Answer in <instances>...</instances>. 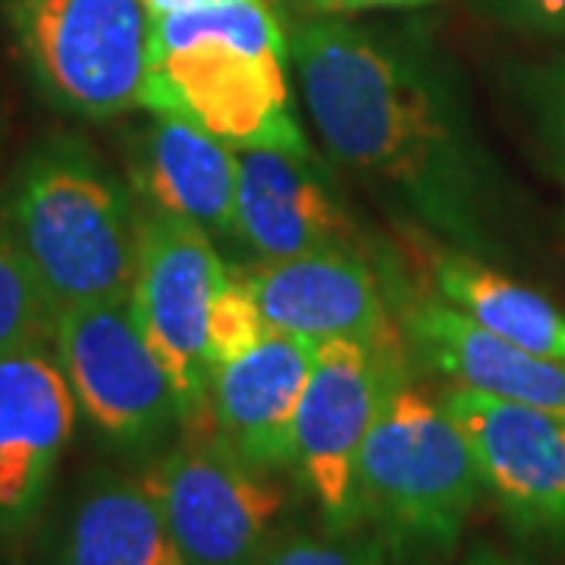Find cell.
<instances>
[{
  "label": "cell",
  "mask_w": 565,
  "mask_h": 565,
  "mask_svg": "<svg viewBox=\"0 0 565 565\" xmlns=\"http://www.w3.org/2000/svg\"><path fill=\"white\" fill-rule=\"evenodd\" d=\"M148 13V20H163V17H177V13H185V10H195L207 0H139Z\"/></svg>",
  "instance_id": "cell-25"
},
{
  "label": "cell",
  "mask_w": 565,
  "mask_h": 565,
  "mask_svg": "<svg viewBox=\"0 0 565 565\" xmlns=\"http://www.w3.org/2000/svg\"><path fill=\"white\" fill-rule=\"evenodd\" d=\"M393 315L412 359L452 386L493 399L565 415V359L541 355L471 323L434 292H412L386 280Z\"/></svg>",
  "instance_id": "cell-13"
},
{
  "label": "cell",
  "mask_w": 565,
  "mask_h": 565,
  "mask_svg": "<svg viewBox=\"0 0 565 565\" xmlns=\"http://www.w3.org/2000/svg\"><path fill=\"white\" fill-rule=\"evenodd\" d=\"M311 17H352L367 10H412L434 0H299Z\"/></svg>",
  "instance_id": "cell-24"
},
{
  "label": "cell",
  "mask_w": 565,
  "mask_h": 565,
  "mask_svg": "<svg viewBox=\"0 0 565 565\" xmlns=\"http://www.w3.org/2000/svg\"><path fill=\"white\" fill-rule=\"evenodd\" d=\"M233 239L258 262L355 248V223L311 151H239Z\"/></svg>",
  "instance_id": "cell-14"
},
{
  "label": "cell",
  "mask_w": 565,
  "mask_h": 565,
  "mask_svg": "<svg viewBox=\"0 0 565 565\" xmlns=\"http://www.w3.org/2000/svg\"><path fill=\"white\" fill-rule=\"evenodd\" d=\"M399 556L374 531H282L258 565H396Z\"/></svg>",
  "instance_id": "cell-20"
},
{
  "label": "cell",
  "mask_w": 565,
  "mask_h": 565,
  "mask_svg": "<svg viewBox=\"0 0 565 565\" xmlns=\"http://www.w3.org/2000/svg\"><path fill=\"white\" fill-rule=\"evenodd\" d=\"M446 408L475 449L481 484L509 527L541 544H565V415L449 386Z\"/></svg>",
  "instance_id": "cell-10"
},
{
  "label": "cell",
  "mask_w": 565,
  "mask_h": 565,
  "mask_svg": "<svg viewBox=\"0 0 565 565\" xmlns=\"http://www.w3.org/2000/svg\"><path fill=\"white\" fill-rule=\"evenodd\" d=\"M481 471L462 424L405 367L386 390L355 471L359 527L396 556L449 553L481 497Z\"/></svg>",
  "instance_id": "cell-4"
},
{
  "label": "cell",
  "mask_w": 565,
  "mask_h": 565,
  "mask_svg": "<svg viewBox=\"0 0 565 565\" xmlns=\"http://www.w3.org/2000/svg\"><path fill=\"white\" fill-rule=\"evenodd\" d=\"M264 321L305 340L399 343L386 280L355 248H323L239 267Z\"/></svg>",
  "instance_id": "cell-12"
},
{
  "label": "cell",
  "mask_w": 565,
  "mask_h": 565,
  "mask_svg": "<svg viewBox=\"0 0 565 565\" xmlns=\"http://www.w3.org/2000/svg\"><path fill=\"white\" fill-rule=\"evenodd\" d=\"M239 151L173 114H151L132 154V180L148 211L199 226L211 239L233 236Z\"/></svg>",
  "instance_id": "cell-16"
},
{
  "label": "cell",
  "mask_w": 565,
  "mask_h": 565,
  "mask_svg": "<svg viewBox=\"0 0 565 565\" xmlns=\"http://www.w3.org/2000/svg\"><path fill=\"white\" fill-rule=\"evenodd\" d=\"M170 550L148 478L92 471L51 531L44 565H161Z\"/></svg>",
  "instance_id": "cell-17"
},
{
  "label": "cell",
  "mask_w": 565,
  "mask_h": 565,
  "mask_svg": "<svg viewBox=\"0 0 565 565\" xmlns=\"http://www.w3.org/2000/svg\"><path fill=\"white\" fill-rule=\"evenodd\" d=\"M51 345L76 408L110 446L141 452L185 427L180 399L141 337L129 296L61 311Z\"/></svg>",
  "instance_id": "cell-6"
},
{
  "label": "cell",
  "mask_w": 565,
  "mask_h": 565,
  "mask_svg": "<svg viewBox=\"0 0 565 565\" xmlns=\"http://www.w3.org/2000/svg\"><path fill=\"white\" fill-rule=\"evenodd\" d=\"M537 114L550 139L565 148V61L550 66L537 79Z\"/></svg>",
  "instance_id": "cell-23"
},
{
  "label": "cell",
  "mask_w": 565,
  "mask_h": 565,
  "mask_svg": "<svg viewBox=\"0 0 565 565\" xmlns=\"http://www.w3.org/2000/svg\"><path fill=\"white\" fill-rule=\"evenodd\" d=\"M286 35L305 117L333 163L449 248L500 255V177L444 63L422 41L340 17Z\"/></svg>",
  "instance_id": "cell-1"
},
{
  "label": "cell",
  "mask_w": 565,
  "mask_h": 565,
  "mask_svg": "<svg viewBox=\"0 0 565 565\" xmlns=\"http://www.w3.org/2000/svg\"><path fill=\"white\" fill-rule=\"evenodd\" d=\"M505 22L544 32V35H565V0H487Z\"/></svg>",
  "instance_id": "cell-22"
},
{
  "label": "cell",
  "mask_w": 565,
  "mask_h": 565,
  "mask_svg": "<svg viewBox=\"0 0 565 565\" xmlns=\"http://www.w3.org/2000/svg\"><path fill=\"white\" fill-rule=\"evenodd\" d=\"M315 340L270 330L211 371L207 418L226 449L267 475L292 468V430L315 362Z\"/></svg>",
  "instance_id": "cell-15"
},
{
  "label": "cell",
  "mask_w": 565,
  "mask_h": 565,
  "mask_svg": "<svg viewBox=\"0 0 565 565\" xmlns=\"http://www.w3.org/2000/svg\"><path fill=\"white\" fill-rule=\"evenodd\" d=\"M405 343L323 340L315 349L296 430L292 471L330 531H355V471L386 390L408 367Z\"/></svg>",
  "instance_id": "cell-7"
},
{
  "label": "cell",
  "mask_w": 565,
  "mask_h": 565,
  "mask_svg": "<svg viewBox=\"0 0 565 565\" xmlns=\"http://www.w3.org/2000/svg\"><path fill=\"white\" fill-rule=\"evenodd\" d=\"M226 277L217 243L199 226L145 211L129 308L180 399L182 424L207 415V311Z\"/></svg>",
  "instance_id": "cell-8"
},
{
  "label": "cell",
  "mask_w": 565,
  "mask_h": 565,
  "mask_svg": "<svg viewBox=\"0 0 565 565\" xmlns=\"http://www.w3.org/2000/svg\"><path fill=\"white\" fill-rule=\"evenodd\" d=\"M430 289L444 305L505 343L565 359V315L525 282L505 277L484 258L459 248H437Z\"/></svg>",
  "instance_id": "cell-18"
},
{
  "label": "cell",
  "mask_w": 565,
  "mask_h": 565,
  "mask_svg": "<svg viewBox=\"0 0 565 565\" xmlns=\"http://www.w3.org/2000/svg\"><path fill=\"white\" fill-rule=\"evenodd\" d=\"M76 415L47 345L0 355V553L17 550L41 522Z\"/></svg>",
  "instance_id": "cell-11"
},
{
  "label": "cell",
  "mask_w": 565,
  "mask_h": 565,
  "mask_svg": "<svg viewBox=\"0 0 565 565\" xmlns=\"http://www.w3.org/2000/svg\"><path fill=\"white\" fill-rule=\"evenodd\" d=\"M54 327L57 308L10 230L0 226V355L47 345L54 340Z\"/></svg>",
  "instance_id": "cell-19"
},
{
  "label": "cell",
  "mask_w": 565,
  "mask_h": 565,
  "mask_svg": "<svg viewBox=\"0 0 565 565\" xmlns=\"http://www.w3.org/2000/svg\"><path fill=\"white\" fill-rule=\"evenodd\" d=\"M7 17L57 110L114 120L141 107L151 20L139 0H7Z\"/></svg>",
  "instance_id": "cell-5"
},
{
  "label": "cell",
  "mask_w": 565,
  "mask_h": 565,
  "mask_svg": "<svg viewBox=\"0 0 565 565\" xmlns=\"http://www.w3.org/2000/svg\"><path fill=\"white\" fill-rule=\"evenodd\" d=\"M462 565H531L525 559H515V556H505L500 550H493V546H478Z\"/></svg>",
  "instance_id": "cell-26"
},
{
  "label": "cell",
  "mask_w": 565,
  "mask_h": 565,
  "mask_svg": "<svg viewBox=\"0 0 565 565\" xmlns=\"http://www.w3.org/2000/svg\"><path fill=\"white\" fill-rule=\"evenodd\" d=\"M145 478L185 565H258L280 534L282 490L217 437L167 449Z\"/></svg>",
  "instance_id": "cell-9"
},
{
  "label": "cell",
  "mask_w": 565,
  "mask_h": 565,
  "mask_svg": "<svg viewBox=\"0 0 565 565\" xmlns=\"http://www.w3.org/2000/svg\"><path fill=\"white\" fill-rule=\"evenodd\" d=\"M274 327L264 321L262 308L239 270L226 267V277L217 286L207 311V364L211 371L233 362L245 349L262 343Z\"/></svg>",
  "instance_id": "cell-21"
},
{
  "label": "cell",
  "mask_w": 565,
  "mask_h": 565,
  "mask_svg": "<svg viewBox=\"0 0 565 565\" xmlns=\"http://www.w3.org/2000/svg\"><path fill=\"white\" fill-rule=\"evenodd\" d=\"M141 107L233 151H311L292 114L289 35L267 0H207L151 20Z\"/></svg>",
  "instance_id": "cell-2"
},
{
  "label": "cell",
  "mask_w": 565,
  "mask_h": 565,
  "mask_svg": "<svg viewBox=\"0 0 565 565\" xmlns=\"http://www.w3.org/2000/svg\"><path fill=\"white\" fill-rule=\"evenodd\" d=\"M161 565H185L180 559V553L173 550V544H170V550H167V556H163V563Z\"/></svg>",
  "instance_id": "cell-27"
},
{
  "label": "cell",
  "mask_w": 565,
  "mask_h": 565,
  "mask_svg": "<svg viewBox=\"0 0 565 565\" xmlns=\"http://www.w3.org/2000/svg\"><path fill=\"white\" fill-rule=\"evenodd\" d=\"M7 230L57 308L126 299L139 258L132 192L82 139H51L22 161Z\"/></svg>",
  "instance_id": "cell-3"
}]
</instances>
